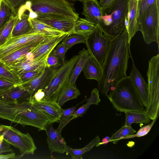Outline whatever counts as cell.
I'll list each match as a JSON object with an SVG mask.
<instances>
[{
	"label": "cell",
	"instance_id": "obj_1",
	"mask_svg": "<svg viewBox=\"0 0 159 159\" xmlns=\"http://www.w3.org/2000/svg\"><path fill=\"white\" fill-rule=\"evenodd\" d=\"M130 44L125 28L122 33L113 38L104 62L102 75L98 82L101 93L105 96L117 82L127 76L128 61L132 56Z\"/></svg>",
	"mask_w": 159,
	"mask_h": 159
},
{
	"label": "cell",
	"instance_id": "obj_2",
	"mask_svg": "<svg viewBox=\"0 0 159 159\" xmlns=\"http://www.w3.org/2000/svg\"><path fill=\"white\" fill-rule=\"evenodd\" d=\"M0 118L45 130L52 121L51 116L34 107L30 101L14 102L0 99Z\"/></svg>",
	"mask_w": 159,
	"mask_h": 159
},
{
	"label": "cell",
	"instance_id": "obj_3",
	"mask_svg": "<svg viewBox=\"0 0 159 159\" xmlns=\"http://www.w3.org/2000/svg\"><path fill=\"white\" fill-rule=\"evenodd\" d=\"M110 91L107 97L117 111L141 112L145 111L129 76L117 82Z\"/></svg>",
	"mask_w": 159,
	"mask_h": 159
},
{
	"label": "cell",
	"instance_id": "obj_4",
	"mask_svg": "<svg viewBox=\"0 0 159 159\" xmlns=\"http://www.w3.org/2000/svg\"><path fill=\"white\" fill-rule=\"evenodd\" d=\"M129 0H117L102 11V22L99 26L103 33L112 38L122 33L125 28V17L128 14Z\"/></svg>",
	"mask_w": 159,
	"mask_h": 159
},
{
	"label": "cell",
	"instance_id": "obj_5",
	"mask_svg": "<svg viewBox=\"0 0 159 159\" xmlns=\"http://www.w3.org/2000/svg\"><path fill=\"white\" fill-rule=\"evenodd\" d=\"M147 76L148 102L145 111L153 120L158 117L159 110V53L149 61Z\"/></svg>",
	"mask_w": 159,
	"mask_h": 159
},
{
	"label": "cell",
	"instance_id": "obj_6",
	"mask_svg": "<svg viewBox=\"0 0 159 159\" xmlns=\"http://www.w3.org/2000/svg\"><path fill=\"white\" fill-rule=\"evenodd\" d=\"M79 57V54L73 57L56 69L52 78L43 89L45 93L43 100L57 102L60 92L68 84L70 75Z\"/></svg>",
	"mask_w": 159,
	"mask_h": 159
},
{
	"label": "cell",
	"instance_id": "obj_7",
	"mask_svg": "<svg viewBox=\"0 0 159 159\" xmlns=\"http://www.w3.org/2000/svg\"><path fill=\"white\" fill-rule=\"evenodd\" d=\"M29 13L61 16L77 20L79 15L73 5L65 0H30Z\"/></svg>",
	"mask_w": 159,
	"mask_h": 159
},
{
	"label": "cell",
	"instance_id": "obj_8",
	"mask_svg": "<svg viewBox=\"0 0 159 159\" xmlns=\"http://www.w3.org/2000/svg\"><path fill=\"white\" fill-rule=\"evenodd\" d=\"M11 145L17 148L22 157L25 155H34L37 149L30 134L23 133L14 127L0 125V135Z\"/></svg>",
	"mask_w": 159,
	"mask_h": 159
},
{
	"label": "cell",
	"instance_id": "obj_9",
	"mask_svg": "<svg viewBox=\"0 0 159 159\" xmlns=\"http://www.w3.org/2000/svg\"><path fill=\"white\" fill-rule=\"evenodd\" d=\"M138 23L144 42L147 44L155 42L159 48V2L149 7Z\"/></svg>",
	"mask_w": 159,
	"mask_h": 159
},
{
	"label": "cell",
	"instance_id": "obj_10",
	"mask_svg": "<svg viewBox=\"0 0 159 159\" xmlns=\"http://www.w3.org/2000/svg\"><path fill=\"white\" fill-rule=\"evenodd\" d=\"M113 38L104 34L99 26L87 39L85 43L89 55L102 66Z\"/></svg>",
	"mask_w": 159,
	"mask_h": 159
},
{
	"label": "cell",
	"instance_id": "obj_11",
	"mask_svg": "<svg viewBox=\"0 0 159 159\" xmlns=\"http://www.w3.org/2000/svg\"><path fill=\"white\" fill-rule=\"evenodd\" d=\"M54 36L39 31L11 37L0 47V59L12 52L28 44Z\"/></svg>",
	"mask_w": 159,
	"mask_h": 159
},
{
	"label": "cell",
	"instance_id": "obj_12",
	"mask_svg": "<svg viewBox=\"0 0 159 159\" xmlns=\"http://www.w3.org/2000/svg\"><path fill=\"white\" fill-rule=\"evenodd\" d=\"M35 18L67 34L73 29L76 20L70 17L48 14H37Z\"/></svg>",
	"mask_w": 159,
	"mask_h": 159
},
{
	"label": "cell",
	"instance_id": "obj_13",
	"mask_svg": "<svg viewBox=\"0 0 159 159\" xmlns=\"http://www.w3.org/2000/svg\"><path fill=\"white\" fill-rule=\"evenodd\" d=\"M52 51L39 59L32 60H28L25 57L15 63L7 66L18 75L29 71L44 69L47 67H49L47 59Z\"/></svg>",
	"mask_w": 159,
	"mask_h": 159
},
{
	"label": "cell",
	"instance_id": "obj_14",
	"mask_svg": "<svg viewBox=\"0 0 159 159\" xmlns=\"http://www.w3.org/2000/svg\"><path fill=\"white\" fill-rule=\"evenodd\" d=\"M67 35V34H65L44 40L31 51L27 53L25 57L28 60H32L43 57L52 51Z\"/></svg>",
	"mask_w": 159,
	"mask_h": 159
},
{
	"label": "cell",
	"instance_id": "obj_15",
	"mask_svg": "<svg viewBox=\"0 0 159 159\" xmlns=\"http://www.w3.org/2000/svg\"><path fill=\"white\" fill-rule=\"evenodd\" d=\"M56 70L50 67H47L37 76L21 84L29 92L32 98L38 90L43 89L52 78Z\"/></svg>",
	"mask_w": 159,
	"mask_h": 159
},
{
	"label": "cell",
	"instance_id": "obj_16",
	"mask_svg": "<svg viewBox=\"0 0 159 159\" xmlns=\"http://www.w3.org/2000/svg\"><path fill=\"white\" fill-rule=\"evenodd\" d=\"M131 57L132 60V65L129 77L145 109L147 106L148 102V84L136 67L132 56Z\"/></svg>",
	"mask_w": 159,
	"mask_h": 159
},
{
	"label": "cell",
	"instance_id": "obj_17",
	"mask_svg": "<svg viewBox=\"0 0 159 159\" xmlns=\"http://www.w3.org/2000/svg\"><path fill=\"white\" fill-rule=\"evenodd\" d=\"M83 2L82 14L85 19L97 26L101 25L102 11L98 0H85Z\"/></svg>",
	"mask_w": 159,
	"mask_h": 159
},
{
	"label": "cell",
	"instance_id": "obj_18",
	"mask_svg": "<svg viewBox=\"0 0 159 159\" xmlns=\"http://www.w3.org/2000/svg\"><path fill=\"white\" fill-rule=\"evenodd\" d=\"M53 124L47 125L45 130L47 135L48 148L51 153H63L65 152L66 143L61 134L54 128Z\"/></svg>",
	"mask_w": 159,
	"mask_h": 159
},
{
	"label": "cell",
	"instance_id": "obj_19",
	"mask_svg": "<svg viewBox=\"0 0 159 159\" xmlns=\"http://www.w3.org/2000/svg\"><path fill=\"white\" fill-rule=\"evenodd\" d=\"M138 0H129L128 13V42L130 44L131 40L136 33L139 31L138 23Z\"/></svg>",
	"mask_w": 159,
	"mask_h": 159
},
{
	"label": "cell",
	"instance_id": "obj_20",
	"mask_svg": "<svg viewBox=\"0 0 159 159\" xmlns=\"http://www.w3.org/2000/svg\"><path fill=\"white\" fill-rule=\"evenodd\" d=\"M31 98L29 92L21 84L16 85L0 96V99L14 102L29 101Z\"/></svg>",
	"mask_w": 159,
	"mask_h": 159
},
{
	"label": "cell",
	"instance_id": "obj_21",
	"mask_svg": "<svg viewBox=\"0 0 159 159\" xmlns=\"http://www.w3.org/2000/svg\"><path fill=\"white\" fill-rule=\"evenodd\" d=\"M43 40L28 44L18 49L1 58L0 61L7 66L12 65L25 57Z\"/></svg>",
	"mask_w": 159,
	"mask_h": 159
},
{
	"label": "cell",
	"instance_id": "obj_22",
	"mask_svg": "<svg viewBox=\"0 0 159 159\" xmlns=\"http://www.w3.org/2000/svg\"><path fill=\"white\" fill-rule=\"evenodd\" d=\"M30 102L36 108L50 115L59 121L63 109L57 102L43 99L38 101Z\"/></svg>",
	"mask_w": 159,
	"mask_h": 159
},
{
	"label": "cell",
	"instance_id": "obj_23",
	"mask_svg": "<svg viewBox=\"0 0 159 159\" xmlns=\"http://www.w3.org/2000/svg\"><path fill=\"white\" fill-rule=\"evenodd\" d=\"M86 79L95 80L98 82L102 73V66L92 55H89L82 70Z\"/></svg>",
	"mask_w": 159,
	"mask_h": 159
},
{
	"label": "cell",
	"instance_id": "obj_24",
	"mask_svg": "<svg viewBox=\"0 0 159 159\" xmlns=\"http://www.w3.org/2000/svg\"><path fill=\"white\" fill-rule=\"evenodd\" d=\"M97 26L86 19L79 18L76 20L73 29L67 35L78 34L83 36L86 39L94 32Z\"/></svg>",
	"mask_w": 159,
	"mask_h": 159
},
{
	"label": "cell",
	"instance_id": "obj_25",
	"mask_svg": "<svg viewBox=\"0 0 159 159\" xmlns=\"http://www.w3.org/2000/svg\"><path fill=\"white\" fill-rule=\"evenodd\" d=\"M79 54V57L75 63L69 78L68 84L76 86L75 82L77 79L84 66L89 54L87 50L83 48L80 51Z\"/></svg>",
	"mask_w": 159,
	"mask_h": 159
},
{
	"label": "cell",
	"instance_id": "obj_26",
	"mask_svg": "<svg viewBox=\"0 0 159 159\" xmlns=\"http://www.w3.org/2000/svg\"><path fill=\"white\" fill-rule=\"evenodd\" d=\"M32 29L29 15L23 13L18 18L13 28L11 37L25 35L28 33Z\"/></svg>",
	"mask_w": 159,
	"mask_h": 159
},
{
	"label": "cell",
	"instance_id": "obj_27",
	"mask_svg": "<svg viewBox=\"0 0 159 159\" xmlns=\"http://www.w3.org/2000/svg\"><path fill=\"white\" fill-rule=\"evenodd\" d=\"M29 20L32 29L28 34L39 31L47 35L52 36H55L66 34L39 21L35 18L29 17Z\"/></svg>",
	"mask_w": 159,
	"mask_h": 159
},
{
	"label": "cell",
	"instance_id": "obj_28",
	"mask_svg": "<svg viewBox=\"0 0 159 159\" xmlns=\"http://www.w3.org/2000/svg\"><path fill=\"white\" fill-rule=\"evenodd\" d=\"M80 95L76 86L68 84L63 88L58 95L57 102L61 107L67 101L76 99Z\"/></svg>",
	"mask_w": 159,
	"mask_h": 159
},
{
	"label": "cell",
	"instance_id": "obj_29",
	"mask_svg": "<svg viewBox=\"0 0 159 159\" xmlns=\"http://www.w3.org/2000/svg\"><path fill=\"white\" fill-rule=\"evenodd\" d=\"M100 142V138L98 135L89 143L82 148L74 149L66 145L65 151L71 156L72 159H83V155L84 153L90 151L95 146L98 147V145Z\"/></svg>",
	"mask_w": 159,
	"mask_h": 159
},
{
	"label": "cell",
	"instance_id": "obj_30",
	"mask_svg": "<svg viewBox=\"0 0 159 159\" xmlns=\"http://www.w3.org/2000/svg\"><path fill=\"white\" fill-rule=\"evenodd\" d=\"M99 97V91L96 88L93 89L91 92L90 97L87 100L86 103L75 111L72 116L70 119L69 122L78 117L83 116L91 105H98L101 101Z\"/></svg>",
	"mask_w": 159,
	"mask_h": 159
},
{
	"label": "cell",
	"instance_id": "obj_31",
	"mask_svg": "<svg viewBox=\"0 0 159 159\" xmlns=\"http://www.w3.org/2000/svg\"><path fill=\"white\" fill-rule=\"evenodd\" d=\"M125 116V125L131 126L133 123L149 124L151 119L145 111L141 112L126 111L124 112Z\"/></svg>",
	"mask_w": 159,
	"mask_h": 159
},
{
	"label": "cell",
	"instance_id": "obj_32",
	"mask_svg": "<svg viewBox=\"0 0 159 159\" xmlns=\"http://www.w3.org/2000/svg\"><path fill=\"white\" fill-rule=\"evenodd\" d=\"M0 79L16 84H22L19 75L0 61Z\"/></svg>",
	"mask_w": 159,
	"mask_h": 159
},
{
	"label": "cell",
	"instance_id": "obj_33",
	"mask_svg": "<svg viewBox=\"0 0 159 159\" xmlns=\"http://www.w3.org/2000/svg\"><path fill=\"white\" fill-rule=\"evenodd\" d=\"M18 18V15L13 16L0 29V47L11 38L13 28Z\"/></svg>",
	"mask_w": 159,
	"mask_h": 159
},
{
	"label": "cell",
	"instance_id": "obj_34",
	"mask_svg": "<svg viewBox=\"0 0 159 159\" xmlns=\"http://www.w3.org/2000/svg\"><path fill=\"white\" fill-rule=\"evenodd\" d=\"M12 11L14 16L20 17L27 11V4L30 0H3Z\"/></svg>",
	"mask_w": 159,
	"mask_h": 159
},
{
	"label": "cell",
	"instance_id": "obj_35",
	"mask_svg": "<svg viewBox=\"0 0 159 159\" xmlns=\"http://www.w3.org/2000/svg\"><path fill=\"white\" fill-rule=\"evenodd\" d=\"M79 104L66 109H63L59 121L60 124L56 129L60 134L63 128L70 122V119L72 116Z\"/></svg>",
	"mask_w": 159,
	"mask_h": 159
},
{
	"label": "cell",
	"instance_id": "obj_36",
	"mask_svg": "<svg viewBox=\"0 0 159 159\" xmlns=\"http://www.w3.org/2000/svg\"><path fill=\"white\" fill-rule=\"evenodd\" d=\"M13 16L12 11L3 0L0 5V29L9 21Z\"/></svg>",
	"mask_w": 159,
	"mask_h": 159
},
{
	"label": "cell",
	"instance_id": "obj_37",
	"mask_svg": "<svg viewBox=\"0 0 159 159\" xmlns=\"http://www.w3.org/2000/svg\"><path fill=\"white\" fill-rule=\"evenodd\" d=\"M136 132L131 126L124 125L111 136L110 142L116 144L122 138L132 135Z\"/></svg>",
	"mask_w": 159,
	"mask_h": 159
},
{
	"label": "cell",
	"instance_id": "obj_38",
	"mask_svg": "<svg viewBox=\"0 0 159 159\" xmlns=\"http://www.w3.org/2000/svg\"><path fill=\"white\" fill-rule=\"evenodd\" d=\"M86 40V38L83 36L73 34L69 35H67L63 39V41L69 50L75 44L79 43H85Z\"/></svg>",
	"mask_w": 159,
	"mask_h": 159
},
{
	"label": "cell",
	"instance_id": "obj_39",
	"mask_svg": "<svg viewBox=\"0 0 159 159\" xmlns=\"http://www.w3.org/2000/svg\"><path fill=\"white\" fill-rule=\"evenodd\" d=\"M68 50L63 40L57 45L50 54L58 58L64 63L65 62V55Z\"/></svg>",
	"mask_w": 159,
	"mask_h": 159
},
{
	"label": "cell",
	"instance_id": "obj_40",
	"mask_svg": "<svg viewBox=\"0 0 159 159\" xmlns=\"http://www.w3.org/2000/svg\"><path fill=\"white\" fill-rule=\"evenodd\" d=\"M159 2V0H140L138 2V20L151 5Z\"/></svg>",
	"mask_w": 159,
	"mask_h": 159
},
{
	"label": "cell",
	"instance_id": "obj_41",
	"mask_svg": "<svg viewBox=\"0 0 159 159\" xmlns=\"http://www.w3.org/2000/svg\"><path fill=\"white\" fill-rule=\"evenodd\" d=\"M158 117L152 120L150 124L140 128L135 134L127 136L122 138L121 139H128L135 137L139 138L146 135L150 131Z\"/></svg>",
	"mask_w": 159,
	"mask_h": 159
},
{
	"label": "cell",
	"instance_id": "obj_42",
	"mask_svg": "<svg viewBox=\"0 0 159 159\" xmlns=\"http://www.w3.org/2000/svg\"><path fill=\"white\" fill-rule=\"evenodd\" d=\"M44 69L23 73L19 74V75L22 83L35 78L41 73Z\"/></svg>",
	"mask_w": 159,
	"mask_h": 159
},
{
	"label": "cell",
	"instance_id": "obj_43",
	"mask_svg": "<svg viewBox=\"0 0 159 159\" xmlns=\"http://www.w3.org/2000/svg\"><path fill=\"white\" fill-rule=\"evenodd\" d=\"M11 145L5 140L2 135H0V155L14 152L11 148Z\"/></svg>",
	"mask_w": 159,
	"mask_h": 159
},
{
	"label": "cell",
	"instance_id": "obj_44",
	"mask_svg": "<svg viewBox=\"0 0 159 159\" xmlns=\"http://www.w3.org/2000/svg\"><path fill=\"white\" fill-rule=\"evenodd\" d=\"M60 61L61 60L58 58L50 54L47 59V62L49 67L55 69L61 66Z\"/></svg>",
	"mask_w": 159,
	"mask_h": 159
},
{
	"label": "cell",
	"instance_id": "obj_45",
	"mask_svg": "<svg viewBox=\"0 0 159 159\" xmlns=\"http://www.w3.org/2000/svg\"><path fill=\"white\" fill-rule=\"evenodd\" d=\"M17 85L0 79V96Z\"/></svg>",
	"mask_w": 159,
	"mask_h": 159
},
{
	"label": "cell",
	"instance_id": "obj_46",
	"mask_svg": "<svg viewBox=\"0 0 159 159\" xmlns=\"http://www.w3.org/2000/svg\"><path fill=\"white\" fill-rule=\"evenodd\" d=\"M45 93L43 89L38 90L34 93L30 101L31 102L39 101L43 99Z\"/></svg>",
	"mask_w": 159,
	"mask_h": 159
},
{
	"label": "cell",
	"instance_id": "obj_47",
	"mask_svg": "<svg viewBox=\"0 0 159 159\" xmlns=\"http://www.w3.org/2000/svg\"><path fill=\"white\" fill-rule=\"evenodd\" d=\"M117 0H102L99 2L102 11L108 8L114 3Z\"/></svg>",
	"mask_w": 159,
	"mask_h": 159
},
{
	"label": "cell",
	"instance_id": "obj_48",
	"mask_svg": "<svg viewBox=\"0 0 159 159\" xmlns=\"http://www.w3.org/2000/svg\"><path fill=\"white\" fill-rule=\"evenodd\" d=\"M16 157L15 153L14 152L7 154L0 155V159L14 158Z\"/></svg>",
	"mask_w": 159,
	"mask_h": 159
},
{
	"label": "cell",
	"instance_id": "obj_49",
	"mask_svg": "<svg viewBox=\"0 0 159 159\" xmlns=\"http://www.w3.org/2000/svg\"><path fill=\"white\" fill-rule=\"evenodd\" d=\"M111 140V137L109 136H106L102 140L101 142H100L98 145V147L101 145L103 144H106L108 142H110Z\"/></svg>",
	"mask_w": 159,
	"mask_h": 159
},
{
	"label": "cell",
	"instance_id": "obj_50",
	"mask_svg": "<svg viewBox=\"0 0 159 159\" xmlns=\"http://www.w3.org/2000/svg\"><path fill=\"white\" fill-rule=\"evenodd\" d=\"M66 1H79L82 2H83L85 0H65Z\"/></svg>",
	"mask_w": 159,
	"mask_h": 159
},
{
	"label": "cell",
	"instance_id": "obj_51",
	"mask_svg": "<svg viewBox=\"0 0 159 159\" xmlns=\"http://www.w3.org/2000/svg\"><path fill=\"white\" fill-rule=\"evenodd\" d=\"M1 0H0V4H1Z\"/></svg>",
	"mask_w": 159,
	"mask_h": 159
},
{
	"label": "cell",
	"instance_id": "obj_52",
	"mask_svg": "<svg viewBox=\"0 0 159 159\" xmlns=\"http://www.w3.org/2000/svg\"><path fill=\"white\" fill-rule=\"evenodd\" d=\"M102 0H100V1L99 2H101V1H102Z\"/></svg>",
	"mask_w": 159,
	"mask_h": 159
},
{
	"label": "cell",
	"instance_id": "obj_53",
	"mask_svg": "<svg viewBox=\"0 0 159 159\" xmlns=\"http://www.w3.org/2000/svg\"><path fill=\"white\" fill-rule=\"evenodd\" d=\"M138 1H139V0H138Z\"/></svg>",
	"mask_w": 159,
	"mask_h": 159
}]
</instances>
